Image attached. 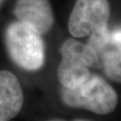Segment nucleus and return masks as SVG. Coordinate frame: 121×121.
Listing matches in <instances>:
<instances>
[{
  "instance_id": "1",
  "label": "nucleus",
  "mask_w": 121,
  "mask_h": 121,
  "mask_svg": "<svg viewBox=\"0 0 121 121\" xmlns=\"http://www.w3.org/2000/svg\"><path fill=\"white\" fill-rule=\"evenodd\" d=\"M5 44L11 60L20 68L36 71L44 65V42L32 27L18 20L11 23L5 31Z\"/></svg>"
},
{
  "instance_id": "2",
  "label": "nucleus",
  "mask_w": 121,
  "mask_h": 121,
  "mask_svg": "<svg viewBox=\"0 0 121 121\" xmlns=\"http://www.w3.org/2000/svg\"><path fill=\"white\" fill-rule=\"evenodd\" d=\"M62 100L68 106L105 115L114 110L118 98L114 89L103 78L91 75L85 82L75 88L63 87Z\"/></svg>"
},
{
  "instance_id": "3",
  "label": "nucleus",
  "mask_w": 121,
  "mask_h": 121,
  "mask_svg": "<svg viewBox=\"0 0 121 121\" xmlns=\"http://www.w3.org/2000/svg\"><path fill=\"white\" fill-rule=\"evenodd\" d=\"M110 16L107 0H77L68 21L73 37L84 38L106 24Z\"/></svg>"
},
{
  "instance_id": "4",
  "label": "nucleus",
  "mask_w": 121,
  "mask_h": 121,
  "mask_svg": "<svg viewBox=\"0 0 121 121\" xmlns=\"http://www.w3.org/2000/svg\"><path fill=\"white\" fill-rule=\"evenodd\" d=\"M13 14L18 21L32 27L41 35L49 31L54 24L48 0H17Z\"/></svg>"
},
{
  "instance_id": "5",
  "label": "nucleus",
  "mask_w": 121,
  "mask_h": 121,
  "mask_svg": "<svg viewBox=\"0 0 121 121\" xmlns=\"http://www.w3.org/2000/svg\"><path fill=\"white\" fill-rule=\"evenodd\" d=\"M24 94L19 80L8 70H0V121H9L20 112Z\"/></svg>"
},
{
  "instance_id": "6",
  "label": "nucleus",
  "mask_w": 121,
  "mask_h": 121,
  "mask_svg": "<svg viewBox=\"0 0 121 121\" xmlns=\"http://www.w3.org/2000/svg\"><path fill=\"white\" fill-rule=\"evenodd\" d=\"M60 52L62 58L78 62L87 67L100 68L102 66L99 56L94 48L74 38L66 39L62 44Z\"/></svg>"
},
{
  "instance_id": "7",
  "label": "nucleus",
  "mask_w": 121,
  "mask_h": 121,
  "mask_svg": "<svg viewBox=\"0 0 121 121\" xmlns=\"http://www.w3.org/2000/svg\"><path fill=\"white\" fill-rule=\"evenodd\" d=\"M91 76L88 67L78 62L62 58L57 69V78L65 88H75Z\"/></svg>"
},
{
  "instance_id": "8",
  "label": "nucleus",
  "mask_w": 121,
  "mask_h": 121,
  "mask_svg": "<svg viewBox=\"0 0 121 121\" xmlns=\"http://www.w3.org/2000/svg\"><path fill=\"white\" fill-rule=\"evenodd\" d=\"M101 67L110 80L121 83V53L110 48L99 56Z\"/></svg>"
},
{
  "instance_id": "9",
  "label": "nucleus",
  "mask_w": 121,
  "mask_h": 121,
  "mask_svg": "<svg viewBox=\"0 0 121 121\" xmlns=\"http://www.w3.org/2000/svg\"><path fill=\"white\" fill-rule=\"evenodd\" d=\"M89 35L87 45L94 48L99 56L105 51L112 47L110 43V30L108 28L107 24L94 30Z\"/></svg>"
},
{
  "instance_id": "10",
  "label": "nucleus",
  "mask_w": 121,
  "mask_h": 121,
  "mask_svg": "<svg viewBox=\"0 0 121 121\" xmlns=\"http://www.w3.org/2000/svg\"><path fill=\"white\" fill-rule=\"evenodd\" d=\"M110 43L114 48L121 45V27L110 31Z\"/></svg>"
},
{
  "instance_id": "11",
  "label": "nucleus",
  "mask_w": 121,
  "mask_h": 121,
  "mask_svg": "<svg viewBox=\"0 0 121 121\" xmlns=\"http://www.w3.org/2000/svg\"><path fill=\"white\" fill-rule=\"evenodd\" d=\"M48 121H66V120H48ZM73 121H91V120H84V119H77V120H74Z\"/></svg>"
},
{
  "instance_id": "12",
  "label": "nucleus",
  "mask_w": 121,
  "mask_h": 121,
  "mask_svg": "<svg viewBox=\"0 0 121 121\" xmlns=\"http://www.w3.org/2000/svg\"><path fill=\"white\" fill-rule=\"evenodd\" d=\"M113 48H114V47H113ZM116 48H117V50L118 51V52H119L120 53H121V45L119 46V47H117Z\"/></svg>"
},
{
  "instance_id": "13",
  "label": "nucleus",
  "mask_w": 121,
  "mask_h": 121,
  "mask_svg": "<svg viewBox=\"0 0 121 121\" xmlns=\"http://www.w3.org/2000/svg\"><path fill=\"white\" fill-rule=\"evenodd\" d=\"M3 1H4V0H0V7H1V6H2V2H3Z\"/></svg>"
}]
</instances>
